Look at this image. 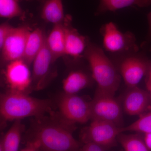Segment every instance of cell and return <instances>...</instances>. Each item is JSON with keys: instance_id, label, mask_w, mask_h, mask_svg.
Returning <instances> with one entry per match:
<instances>
[{"instance_id": "cell-1", "label": "cell", "mask_w": 151, "mask_h": 151, "mask_svg": "<svg viewBox=\"0 0 151 151\" xmlns=\"http://www.w3.org/2000/svg\"><path fill=\"white\" fill-rule=\"evenodd\" d=\"M67 122L36 118L28 141L38 144L40 151H79L80 145L73 137Z\"/></svg>"}, {"instance_id": "cell-2", "label": "cell", "mask_w": 151, "mask_h": 151, "mask_svg": "<svg viewBox=\"0 0 151 151\" xmlns=\"http://www.w3.org/2000/svg\"><path fill=\"white\" fill-rule=\"evenodd\" d=\"M52 101L28 96L23 92L9 91L1 97L0 112L6 121H16L28 117H43L50 113Z\"/></svg>"}, {"instance_id": "cell-3", "label": "cell", "mask_w": 151, "mask_h": 151, "mask_svg": "<svg viewBox=\"0 0 151 151\" xmlns=\"http://www.w3.org/2000/svg\"><path fill=\"white\" fill-rule=\"evenodd\" d=\"M84 57L89 63L92 77L97 82V91L114 96L120 85V76L103 50L89 42Z\"/></svg>"}, {"instance_id": "cell-4", "label": "cell", "mask_w": 151, "mask_h": 151, "mask_svg": "<svg viewBox=\"0 0 151 151\" xmlns=\"http://www.w3.org/2000/svg\"><path fill=\"white\" fill-rule=\"evenodd\" d=\"M104 49L111 52H136L139 47L135 36L128 32H122L113 22L104 25L101 29Z\"/></svg>"}, {"instance_id": "cell-5", "label": "cell", "mask_w": 151, "mask_h": 151, "mask_svg": "<svg viewBox=\"0 0 151 151\" xmlns=\"http://www.w3.org/2000/svg\"><path fill=\"white\" fill-rule=\"evenodd\" d=\"M60 114L65 122L72 123H85L91 119L90 102L76 94L63 93L58 100Z\"/></svg>"}, {"instance_id": "cell-6", "label": "cell", "mask_w": 151, "mask_h": 151, "mask_svg": "<svg viewBox=\"0 0 151 151\" xmlns=\"http://www.w3.org/2000/svg\"><path fill=\"white\" fill-rule=\"evenodd\" d=\"M91 119L112 122L120 127L122 122V105L113 95L97 91L90 102Z\"/></svg>"}, {"instance_id": "cell-7", "label": "cell", "mask_w": 151, "mask_h": 151, "mask_svg": "<svg viewBox=\"0 0 151 151\" xmlns=\"http://www.w3.org/2000/svg\"><path fill=\"white\" fill-rule=\"evenodd\" d=\"M121 128L112 122L101 120H92L90 125L82 135L85 144L92 143L103 148L116 145L117 139L122 134Z\"/></svg>"}, {"instance_id": "cell-8", "label": "cell", "mask_w": 151, "mask_h": 151, "mask_svg": "<svg viewBox=\"0 0 151 151\" xmlns=\"http://www.w3.org/2000/svg\"><path fill=\"white\" fill-rule=\"evenodd\" d=\"M32 30L30 27L26 25L14 27L1 49L2 64L23 59L27 40Z\"/></svg>"}, {"instance_id": "cell-9", "label": "cell", "mask_w": 151, "mask_h": 151, "mask_svg": "<svg viewBox=\"0 0 151 151\" xmlns=\"http://www.w3.org/2000/svg\"><path fill=\"white\" fill-rule=\"evenodd\" d=\"M28 66L22 59L6 64L4 75L10 91L25 93L30 87L32 79Z\"/></svg>"}, {"instance_id": "cell-10", "label": "cell", "mask_w": 151, "mask_h": 151, "mask_svg": "<svg viewBox=\"0 0 151 151\" xmlns=\"http://www.w3.org/2000/svg\"><path fill=\"white\" fill-rule=\"evenodd\" d=\"M151 65L150 60L140 56L132 55L124 58L120 65V71L129 88L137 86Z\"/></svg>"}, {"instance_id": "cell-11", "label": "cell", "mask_w": 151, "mask_h": 151, "mask_svg": "<svg viewBox=\"0 0 151 151\" xmlns=\"http://www.w3.org/2000/svg\"><path fill=\"white\" fill-rule=\"evenodd\" d=\"M72 17L67 14L63 22L65 34V55L74 60L84 56L89 43L87 38L81 35L72 24Z\"/></svg>"}, {"instance_id": "cell-12", "label": "cell", "mask_w": 151, "mask_h": 151, "mask_svg": "<svg viewBox=\"0 0 151 151\" xmlns=\"http://www.w3.org/2000/svg\"><path fill=\"white\" fill-rule=\"evenodd\" d=\"M129 88L123 100V108L125 113L130 116H141L151 109L148 92L137 86Z\"/></svg>"}, {"instance_id": "cell-13", "label": "cell", "mask_w": 151, "mask_h": 151, "mask_svg": "<svg viewBox=\"0 0 151 151\" xmlns=\"http://www.w3.org/2000/svg\"><path fill=\"white\" fill-rule=\"evenodd\" d=\"M53 63L52 56L47 44L46 38L43 46L32 63V82L35 83L37 89H42L45 85L50 66Z\"/></svg>"}, {"instance_id": "cell-14", "label": "cell", "mask_w": 151, "mask_h": 151, "mask_svg": "<svg viewBox=\"0 0 151 151\" xmlns=\"http://www.w3.org/2000/svg\"><path fill=\"white\" fill-rule=\"evenodd\" d=\"M40 4L42 19L53 24L62 23L66 15L64 14L62 0H37Z\"/></svg>"}, {"instance_id": "cell-15", "label": "cell", "mask_w": 151, "mask_h": 151, "mask_svg": "<svg viewBox=\"0 0 151 151\" xmlns=\"http://www.w3.org/2000/svg\"><path fill=\"white\" fill-rule=\"evenodd\" d=\"M46 42L54 63L65 55V34L63 22L54 24L51 32L46 37Z\"/></svg>"}, {"instance_id": "cell-16", "label": "cell", "mask_w": 151, "mask_h": 151, "mask_svg": "<svg viewBox=\"0 0 151 151\" xmlns=\"http://www.w3.org/2000/svg\"><path fill=\"white\" fill-rule=\"evenodd\" d=\"M46 38L44 32L37 28L32 30L28 37L23 60L28 65L32 63Z\"/></svg>"}, {"instance_id": "cell-17", "label": "cell", "mask_w": 151, "mask_h": 151, "mask_svg": "<svg viewBox=\"0 0 151 151\" xmlns=\"http://www.w3.org/2000/svg\"><path fill=\"white\" fill-rule=\"evenodd\" d=\"M91 78L84 71L75 70L71 71L63 81V89L64 93L76 94L86 88L90 84Z\"/></svg>"}, {"instance_id": "cell-18", "label": "cell", "mask_w": 151, "mask_h": 151, "mask_svg": "<svg viewBox=\"0 0 151 151\" xmlns=\"http://www.w3.org/2000/svg\"><path fill=\"white\" fill-rule=\"evenodd\" d=\"M24 127L20 120L15 121L1 139L0 151H18Z\"/></svg>"}, {"instance_id": "cell-19", "label": "cell", "mask_w": 151, "mask_h": 151, "mask_svg": "<svg viewBox=\"0 0 151 151\" xmlns=\"http://www.w3.org/2000/svg\"><path fill=\"white\" fill-rule=\"evenodd\" d=\"M151 5V0H100L96 14H99L108 11L115 12L133 6L146 7Z\"/></svg>"}, {"instance_id": "cell-20", "label": "cell", "mask_w": 151, "mask_h": 151, "mask_svg": "<svg viewBox=\"0 0 151 151\" xmlns=\"http://www.w3.org/2000/svg\"><path fill=\"white\" fill-rule=\"evenodd\" d=\"M20 0H0V17L6 19L19 18L24 20L27 13L19 4Z\"/></svg>"}, {"instance_id": "cell-21", "label": "cell", "mask_w": 151, "mask_h": 151, "mask_svg": "<svg viewBox=\"0 0 151 151\" xmlns=\"http://www.w3.org/2000/svg\"><path fill=\"white\" fill-rule=\"evenodd\" d=\"M125 151H150L146 146L143 138L140 135H125L121 134L118 137Z\"/></svg>"}, {"instance_id": "cell-22", "label": "cell", "mask_w": 151, "mask_h": 151, "mask_svg": "<svg viewBox=\"0 0 151 151\" xmlns=\"http://www.w3.org/2000/svg\"><path fill=\"white\" fill-rule=\"evenodd\" d=\"M121 132H135L144 134L151 133V109L141 115L139 119L127 127H122Z\"/></svg>"}, {"instance_id": "cell-23", "label": "cell", "mask_w": 151, "mask_h": 151, "mask_svg": "<svg viewBox=\"0 0 151 151\" xmlns=\"http://www.w3.org/2000/svg\"><path fill=\"white\" fill-rule=\"evenodd\" d=\"M13 28L7 22L3 23L0 25V49L2 47Z\"/></svg>"}, {"instance_id": "cell-24", "label": "cell", "mask_w": 151, "mask_h": 151, "mask_svg": "<svg viewBox=\"0 0 151 151\" xmlns=\"http://www.w3.org/2000/svg\"><path fill=\"white\" fill-rule=\"evenodd\" d=\"M80 151H105L101 146L92 143H86Z\"/></svg>"}, {"instance_id": "cell-25", "label": "cell", "mask_w": 151, "mask_h": 151, "mask_svg": "<svg viewBox=\"0 0 151 151\" xmlns=\"http://www.w3.org/2000/svg\"><path fill=\"white\" fill-rule=\"evenodd\" d=\"M20 151H40L38 144L33 141H27L25 147Z\"/></svg>"}, {"instance_id": "cell-26", "label": "cell", "mask_w": 151, "mask_h": 151, "mask_svg": "<svg viewBox=\"0 0 151 151\" xmlns=\"http://www.w3.org/2000/svg\"><path fill=\"white\" fill-rule=\"evenodd\" d=\"M143 139L146 146L151 151V133L145 134Z\"/></svg>"}, {"instance_id": "cell-27", "label": "cell", "mask_w": 151, "mask_h": 151, "mask_svg": "<svg viewBox=\"0 0 151 151\" xmlns=\"http://www.w3.org/2000/svg\"><path fill=\"white\" fill-rule=\"evenodd\" d=\"M146 84L147 89H148L149 87L151 86V65L147 74V77L146 79Z\"/></svg>"}, {"instance_id": "cell-28", "label": "cell", "mask_w": 151, "mask_h": 151, "mask_svg": "<svg viewBox=\"0 0 151 151\" xmlns=\"http://www.w3.org/2000/svg\"><path fill=\"white\" fill-rule=\"evenodd\" d=\"M148 22V32L147 38L149 41L151 40V12L147 15Z\"/></svg>"}, {"instance_id": "cell-29", "label": "cell", "mask_w": 151, "mask_h": 151, "mask_svg": "<svg viewBox=\"0 0 151 151\" xmlns=\"http://www.w3.org/2000/svg\"><path fill=\"white\" fill-rule=\"evenodd\" d=\"M148 90H149V91L150 92V99H151V86H150V87H149V88L148 89Z\"/></svg>"}, {"instance_id": "cell-30", "label": "cell", "mask_w": 151, "mask_h": 151, "mask_svg": "<svg viewBox=\"0 0 151 151\" xmlns=\"http://www.w3.org/2000/svg\"><path fill=\"white\" fill-rule=\"evenodd\" d=\"M20 1H23V0H20ZM24 1H32V0H24Z\"/></svg>"}, {"instance_id": "cell-31", "label": "cell", "mask_w": 151, "mask_h": 151, "mask_svg": "<svg viewBox=\"0 0 151 151\" xmlns=\"http://www.w3.org/2000/svg\"><path fill=\"white\" fill-rule=\"evenodd\" d=\"M150 51H151V47L150 48Z\"/></svg>"}]
</instances>
